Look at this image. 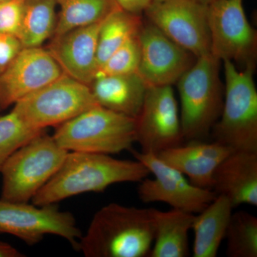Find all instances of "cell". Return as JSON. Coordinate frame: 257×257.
Listing matches in <instances>:
<instances>
[{
	"label": "cell",
	"mask_w": 257,
	"mask_h": 257,
	"mask_svg": "<svg viewBox=\"0 0 257 257\" xmlns=\"http://www.w3.org/2000/svg\"><path fill=\"white\" fill-rule=\"evenodd\" d=\"M150 170L140 161L121 160L104 154L68 152L55 175L32 199L51 205L88 192H103L112 184L139 182Z\"/></svg>",
	"instance_id": "obj_1"
},
{
	"label": "cell",
	"mask_w": 257,
	"mask_h": 257,
	"mask_svg": "<svg viewBox=\"0 0 257 257\" xmlns=\"http://www.w3.org/2000/svg\"><path fill=\"white\" fill-rule=\"evenodd\" d=\"M155 208L110 203L96 211L79 250L87 257H146L155 231Z\"/></svg>",
	"instance_id": "obj_2"
},
{
	"label": "cell",
	"mask_w": 257,
	"mask_h": 257,
	"mask_svg": "<svg viewBox=\"0 0 257 257\" xmlns=\"http://www.w3.org/2000/svg\"><path fill=\"white\" fill-rule=\"evenodd\" d=\"M221 62L211 53L197 57L177 82L184 140L202 141L220 117L224 97Z\"/></svg>",
	"instance_id": "obj_3"
},
{
	"label": "cell",
	"mask_w": 257,
	"mask_h": 257,
	"mask_svg": "<svg viewBox=\"0 0 257 257\" xmlns=\"http://www.w3.org/2000/svg\"><path fill=\"white\" fill-rule=\"evenodd\" d=\"M224 64L225 89L220 117L211 135L214 142L233 151L257 152V91L255 67L239 70L233 62Z\"/></svg>",
	"instance_id": "obj_4"
},
{
	"label": "cell",
	"mask_w": 257,
	"mask_h": 257,
	"mask_svg": "<svg viewBox=\"0 0 257 257\" xmlns=\"http://www.w3.org/2000/svg\"><path fill=\"white\" fill-rule=\"evenodd\" d=\"M56 127L52 137L67 152L114 155L136 143L135 119L99 105Z\"/></svg>",
	"instance_id": "obj_5"
},
{
	"label": "cell",
	"mask_w": 257,
	"mask_h": 257,
	"mask_svg": "<svg viewBox=\"0 0 257 257\" xmlns=\"http://www.w3.org/2000/svg\"><path fill=\"white\" fill-rule=\"evenodd\" d=\"M68 152L53 137L42 132L19 148L5 162L1 199L30 202L63 163Z\"/></svg>",
	"instance_id": "obj_6"
},
{
	"label": "cell",
	"mask_w": 257,
	"mask_h": 257,
	"mask_svg": "<svg viewBox=\"0 0 257 257\" xmlns=\"http://www.w3.org/2000/svg\"><path fill=\"white\" fill-rule=\"evenodd\" d=\"M96 105L89 86L64 74L15 103L13 110L30 128L45 130Z\"/></svg>",
	"instance_id": "obj_7"
},
{
	"label": "cell",
	"mask_w": 257,
	"mask_h": 257,
	"mask_svg": "<svg viewBox=\"0 0 257 257\" xmlns=\"http://www.w3.org/2000/svg\"><path fill=\"white\" fill-rule=\"evenodd\" d=\"M211 54L219 60L256 66L257 32L248 23L243 0H216L207 5Z\"/></svg>",
	"instance_id": "obj_8"
},
{
	"label": "cell",
	"mask_w": 257,
	"mask_h": 257,
	"mask_svg": "<svg viewBox=\"0 0 257 257\" xmlns=\"http://www.w3.org/2000/svg\"><path fill=\"white\" fill-rule=\"evenodd\" d=\"M0 233L10 234L28 245L42 241L47 234L67 239L76 250L82 234L72 213L60 211L55 204L37 206L0 198Z\"/></svg>",
	"instance_id": "obj_9"
},
{
	"label": "cell",
	"mask_w": 257,
	"mask_h": 257,
	"mask_svg": "<svg viewBox=\"0 0 257 257\" xmlns=\"http://www.w3.org/2000/svg\"><path fill=\"white\" fill-rule=\"evenodd\" d=\"M153 174L155 178L144 179L138 187V195L144 203L163 202L172 209L199 214L217 196L211 189L201 188L189 182L178 170L161 160L156 154L133 152Z\"/></svg>",
	"instance_id": "obj_10"
},
{
	"label": "cell",
	"mask_w": 257,
	"mask_h": 257,
	"mask_svg": "<svg viewBox=\"0 0 257 257\" xmlns=\"http://www.w3.org/2000/svg\"><path fill=\"white\" fill-rule=\"evenodd\" d=\"M144 13L147 20L197 58L211 53L207 5L194 0L153 2Z\"/></svg>",
	"instance_id": "obj_11"
},
{
	"label": "cell",
	"mask_w": 257,
	"mask_h": 257,
	"mask_svg": "<svg viewBox=\"0 0 257 257\" xmlns=\"http://www.w3.org/2000/svg\"><path fill=\"white\" fill-rule=\"evenodd\" d=\"M135 140L141 152L156 155L182 145L180 114L172 86L147 87L141 110L135 118Z\"/></svg>",
	"instance_id": "obj_12"
},
{
	"label": "cell",
	"mask_w": 257,
	"mask_h": 257,
	"mask_svg": "<svg viewBox=\"0 0 257 257\" xmlns=\"http://www.w3.org/2000/svg\"><path fill=\"white\" fill-rule=\"evenodd\" d=\"M138 38L141 60L138 73L147 87L177 84L197 60L148 20L144 21Z\"/></svg>",
	"instance_id": "obj_13"
},
{
	"label": "cell",
	"mask_w": 257,
	"mask_h": 257,
	"mask_svg": "<svg viewBox=\"0 0 257 257\" xmlns=\"http://www.w3.org/2000/svg\"><path fill=\"white\" fill-rule=\"evenodd\" d=\"M64 74L47 49L24 47L0 74V110Z\"/></svg>",
	"instance_id": "obj_14"
},
{
	"label": "cell",
	"mask_w": 257,
	"mask_h": 257,
	"mask_svg": "<svg viewBox=\"0 0 257 257\" xmlns=\"http://www.w3.org/2000/svg\"><path fill=\"white\" fill-rule=\"evenodd\" d=\"M102 22L53 36L47 48L66 75L88 86L99 69L98 35Z\"/></svg>",
	"instance_id": "obj_15"
},
{
	"label": "cell",
	"mask_w": 257,
	"mask_h": 257,
	"mask_svg": "<svg viewBox=\"0 0 257 257\" xmlns=\"http://www.w3.org/2000/svg\"><path fill=\"white\" fill-rule=\"evenodd\" d=\"M232 151L216 142L191 141L187 145L167 149L157 155L166 164L187 176L194 185L212 190L216 169Z\"/></svg>",
	"instance_id": "obj_16"
},
{
	"label": "cell",
	"mask_w": 257,
	"mask_h": 257,
	"mask_svg": "<svg viewBox=\"0 0 257 257\" xmlns=\"http://www.w3.org/2000/svg\"><path fill=\"white\" fill-rule=\"evenodd\" d=\"M212 190L229 199L233 208L257 205V152L232 151L219 164Z\"/></svg>",
	"instance_id": "obj_17"
},
{
	"label": "cell",
	"mask_w": 257,
	"mask_h": 257,
	"mask_svg": "<svg viewBox=\"0 0 257 257\" xmlns=\"http://www.w3.org/2000/svg\"><path fill=\"white\" fill-rule=\"evenodd\" d=\"M89 87L98 105L135 119L148 87L138 73H133L99 75Z\"/></svg>",
	"instance_id": "obj_18"
},
{
	"label": "cell",
	"mask_w": 257,
	"mask_h": 257,
	"mask_svg": "<svg viewBox=\"0 0 257 257\" xmlns=\"http://www.w3.org/2000/svg\"><path fill=\"white\" fill-rule=\"evenodd\" d=\"M233 207L227 198L217 195L199 215H195L193 256L216 257L225 239Z\"/></svg>",
	"instance_id": "obj_19"
},
{
	"label": "cell",
	"mask_w": 257,
	"mask_h": 257,
	"mask_svg": "<svg viewBox=\"0 0 257 257\" xmlns=\"http://www.w3.org/2000/svg\"><path fill=\"white\" fill-rule=\"evenodd\" d=\"M194 218V214L179 209L168 211L157 209L155 239L149 256H188V234Z\"/></svg>",
	"instance_id": "obj_20"
},
{
	"label": "cell",
	"mask_w": 257,
	"mask_h": 257,
	"mask_svg": "<svg viewBox=\"0 0 257 257\" xmlns=\"http://www.w3.org/2000/svg\"><path fill=\"white\" fill-rule=\"evenodd\" d=\"M60 13L53 36L99 23L119 6L116 0H57Z\"/></svg>",
	"instance_id": "obj_21"
},
{
	"label": "cell",
	"mask_w": 257,
	"mask_h": 257,
	"mask_svg": "<svg viewBox=\"0 0 257 257\" xmlns=\"http://www.w3.org/2000/svg\"><path fill=\"white\" fill-rule=\"evenodd\" d=\"M143 23L141 15L128 13L121 8L114 10L103 20L98 35L99 68L125 42L138 36Z\"/></svg>",
	"instance_id": "obj_22"
},
{
	"label": "cell",
	"mask_w": 257,
	"mask_h": 257,
	"mask_svg": "<svg viewBox=\"0 0 257 257\" xmlns=\"http://www.w3.org/2000/svg\"><path fill=\"white\" fill-rule=\"evenodd\" d=\"M57 0H25L20 41L23 47H42L57 26Z\"/></svg>",
	"instance_id": "obj_23"
},
{
	"label": "cell",
	"mask_w": 257,
	"mask_h": 257,
	"mask_svg": "<svg viewBox=\"0 0 257 257\" xmlns=\"http://www.w3.org/2000/svg\"><path fill=\"white\" fill-rule=\"evenodd\" d=\"M225 239L226 256H257V218L239 211L231 214Z\"/></svg>",
	"instance_id": "obj_24"
},
{
	"label": "cell",
	"mask_w": 257,
	"mask_h": 257,
	"mask_svg": "<svg viewBox=\"0 0 257 257\" xmlns=\"http://www.w3.org/2000/svg\"><path fill=\"white\" fill-rule=\"evenodd\" d=\"M43 131L30 128L13 110L0 116V170L14 152Z\"/></svg>",
	"instance_id": "obj_25"
},
{
	"label": "cell",
	"mask_w": 257,
	"mask_h": 257,
	"mask_svg": "<svg viewBox=\"0 0 257 257\" xmlns=\"http://www.w3.org/2000/svg\"><path fill=\"white\" fill-rule=\"evenodd\" d=\"M139 35V34H138ZM141 60V47L138 35L130 39L104 62L96 77L99 75H121L138 73Z\"/></svg>",
	"instance_id": "obj_26"
},
{
	"label": "cell",
	"mask_w": 257,
	"mask_h": 257,
	"mask_svg": "<svg viewBox=\"0 0 257 257\" xmlns=\"http://www.w3.org/2000/svg\"><path fill=\"white\" fill-rule=\"evenodd\" d=\"M25 0L0 2V34L20 40L23 27Z\"/></svg>",
	"instance_id": "obj_27"
},
{
	"label": "cell",
	"mask_w": 257,
	"mask_h": 257,
	"mask_svg": "<svg viewBox=\"0 0 257 257\" xmlns=\"http://www.w3.org/2000/svg\"><path fill=\"white\" fill-rule=\"evenodd\" d=\"M23 48L21 42L17 37L0 34V74L9 67Z\"/></svg>",
	"instance_id": "obj_28"
},
{
	"label": "cell",
	"mask_w": 257,
	"mask_h": 257,
	"mask_svg": "<svg viewBox=\"0 0 257 257\" xmlns=\"http://www.w3.org/2000/svg\"><path fill=\"white\" fill-rule=\"evenodd\" d=\"M119 8L133 14L141 15L153 3V0H116Z\"/></svg>",
	"instance_id": "obj_29"
},
{
	"label": "cell",
	"mask_w": 257,
	"mask_h": 257,
	"mask_svg": "<svg viewBox=\"0 0 257 257\" xmlns=\"http://www.w3.org/2000/svg\"><path fill=\"white\" fill-rule=\"evenodd\" d=\"M25 255L20 252L10 243L0 241V257H24Z\"/></svg>",
	"instance_id": "obj_30"
},
{
	"label": "cell",
	"mask_w": 257,
	"mask_h": 257,
	"mask_svg": "<svg viewBox=\"0 0 257 257\" xmlns=\"http://www.w3.org/2000/svg\"><path fill=\"white\" fill-rule=\"evenodd\" d=\"M194 1L201 3V4L209 5V4H211V3L216 1V0H194Z\"/></svg>",
	"instance_id": "obj_31"
},
{
	"label": "cell",
	"mask_w": 257,
	"mask_h": 257,
	"mask_svg": "<svg viewBox=\"0 0 257 257\" xmlns=\"http://www.w3.org/2000/svg\"><path fill=\"white\" fill-rule=\"evenodd\" d=\"M165 1V0H153V2H162Z\"/></svg>",
	"instance_id": "obj_32"
},
{
	"label": "cell",
	"mask_w": 257,
	"mask_h": 257,
	"mask_svg": "<svg viewBox=\"0 0 257 257\" xmlns=\"http://www.w3.org/2000/svg\"><path fill=\"white\" fill-rule=\"evenodd\" d=\"M5 1V0H0V2Z\"/></svg>",
	"instance_id": "obj_33"
}]
</instances>
